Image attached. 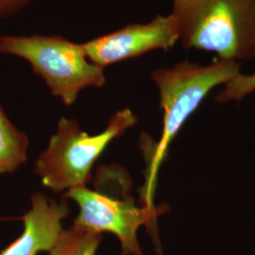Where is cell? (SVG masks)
Returning a JSON list of instances; mask_svg holds the SVG:
<instances>
[{
    "mask_svg": "<svg viewBox=\"0 0 255 255\" xmlns=\"http://www.w3.org/2000/svg\"><path fill=\"white\" fill-rule=\"evenodd\" d=\"M171 14L184 48L255 59V0H173Z\"/></svg>",
    "mask_w": 255,
    "mask_h": 255,
    "instance_id": "6da1fadb",
    "label": "cell"
},
{
    "mask_svg": "<svg viewBox=\"0 0 255 255\" xmlns=\"http://www.w3.org/2000/svg\"><path fill=\"white\" fill-rule=\"evenodd\" d=\"M240 73V64L236 61L219 60L209 65L194 64L187 60L169 68H158L150 79L160 92V106L164 111V127L149 161L146 175V204L154 206L151 195L157 172L167 148L183 123L200 106L214 87L225 84Z\"/></svg>",
    "mask_w": 255,
    "mask_h": 255,
    "instance_id": "7a4b0ae2",
    "label": "cell"
},
{
    "mask_svg": "<svg viewBox=\"0 0 255 255\" xmlns=\"http://www.w3.org/2000/svg\"><path fill=\"white\" fill-rule=\"evenodd\" d=\"M136 123L135 115L126 108L110 119L102 132L90 135L76 120L63 118L46 150L37 159L34 173L54 193L83 187L90 180L92 167L104 149Z\"/></svg>",
    "mask_w": 255,
    "mask_h": 255,
    "instance_id": "3957f363",
    "label": "cell"
},
{
    "mask_svg": "<svg viewBox=\"0 0 255 255\" xmlns=\"http://www.w3.org/2000/svg\"><path fill=\"white\" fill-rule=\"evenodd\" d=\"M0 53L15 55L31 64L55 97L72 105L88 87H102L105 75L86 57L82 44L61 36H1Z\"/></svg>",
    "mask_w": 255,
    "mask_h": 255,
    "instance_id": "277c9868",
    "label": "cell"
},
{
    "mask_svg": "<svg viewBox=\"0 0 255 255\" xmlns=\"http://www.w3.org/2000/svg\"><path fill=\"white\" fill-rule=\"evenodd\" d=\"M64 198L72 199L80 207L74 224L100 234H114L120 241L121 255H144L137 239V231L143 225L153 223L166 210L165 205L138 207L130 197L114 198L85 186L67 191Z\"/></svg>",
    "mask_w": 255,
    "mask_h": 255,
    "instance_id": "5b68a950",
    "label": "cell"
},
{
    "mask_svg": "<svg viewBox=\"0 0 255 255\" xmlns=\"http://www.w3.org/2000/svg\"><path fill=\"white\" fill-rule=\"evenodd\" d=\"M179 41L176 20L170 13L158 15L146 24H131L82 44L86 57L104 68L149 51L172 48Z\"/></svg>",
    "mask_w": 255,
    "mask_h": 255,
    "instance_id": "8992f818",
    "label": "cell"
},
{
    "mask_svg": "<svg viewBox=\"0 0 255 255\" xmlns=\"http://www.w3.org/2000/svg\"><path fill=\"white\" fill-rule=\"evenodd\" d=\"M69 214L67 201H51L45 194L31 197V209L22 218L24 230L20 237L0 252V255H38L50 252L63 232L62 220Z\"/></svg>",
    "mask_w": 255,
    "mask_h": 255,
    "instance_id": "52a82bcc",
    "label": "cell"
},
{
    "mask_svg": "<svg viewBox=\"0 0 255 255\" xmlns=\"http://www.w3.org/2000/svg\"><path fill=\"white\" fill-rule=\"evenodd\" d=\"M27 136L12 125L0 106V175L13 173L27 161Z\"/></svg>",
    "mask_w": 255,
    "mask_h": 255,
    "instance_id": "ba28073f",
    "label": "cell"
},
{
    "mask_svg": "<svg viewBox=\"0 0 255 255\" xmlns=\"http://www.w3.org/2000/svg\"><path fill=\"white\" fill-rule=\"evenodd\" d=\"M101 240L100 233L74 224L63 230L49 255H95Z\"/></svg>",
    "mask_w": 255,
    "mask_h": 255,
    "instance_id": "9c48e42d",
    "label": "cell"
},
{
    "mask_svg": "<svg viewBox=\"0 0 255 255\" xmlns=\"http://www.w3.org/2000/svg\"><path fill=\"white\" fill-rule=\"evenodd\" d=\"M255 91V72L250 75L239 74L235 79L225 83L224 88L216 97L219 102L241 101L247 95Z\"/></svg>",
    "mask_w": 255,
    "mask_h": 255,
    "instance_id": "30bf717a",
    "label": "cell"
},
{
    "mask_svg": "<svg viewBox=\"0 0 255 255\" xmlns=\"http://www.w3.org/2000/svg\"><path fill=\"white\" fill-rule=\"evenodd\" d=\"M32 0H0V17L13 14Z\"/></svg>",
    "mask_w": 255,
    "mask_h": 255,
    "instance_id": "8fae6325",
    "label": "cell"
}]
</instances>
